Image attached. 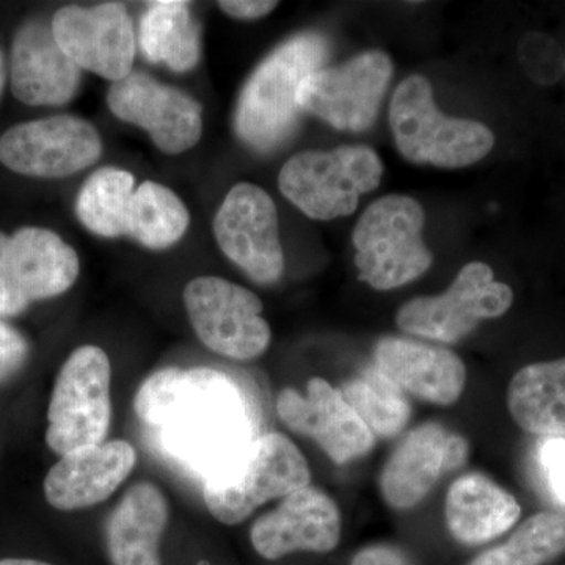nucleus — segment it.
Segmentation results:
<instances>
[{"label":"nucleus","instance_id":"obj_32","mask_svg":"<svg viewBox=\"0 0 565 565\" xmlns=\"http://www.w3.org/2000/svg\"><path fill=\"white\" fill-rule=\"evenodd\" d=\"M542 462L553 492L565 504V438H550L546 441L542 449Z\"/></svg>","mask_w":565,"mask_h":565},{"label":"nucleus","instance_id":"obj_23","mask_svg":"<svg viewBox=\"0 0 565 565\" xmlns=\"http://www.w3.org/2000/svg\"><path fill=\"white\" fill-rule=\"evenodd\" d=\"M520 514L514 494L481 473L460 476L446 493V526L460 544H487L511 530Z\"/></svg>","mask_w":565,"mask_h":565},{"label":"nucleus","instance_id":"obj_36","mask_svg":"<svg viewBox=\"0 0 565 565\" xmlns=\"http://www.w3.org/2000/svg\"><path fill=\"white\" fill-rule=\"evenodd\" d=\"M6 58H3L2 51H0V95H2L3 84H6Z\"/></svg>","mask_w":565,"mask_h":565},{"label":"nucleus","instance_id":"obj_22","mask_svg":"<svg viewBox=\"0 0 565 565\" xmlns=\"http://www.w3.org/2000/svg\"><path fill=\"white\" fill-rule=\"evenodd\" d=\"M169 516V501L158 486L129 487L104 527L111 565H162L161 542Z\"/></svg>","mask_w":565,"mask_h":565},{"label":"nucleus","instance_id":"obj_9","mask_svg":"<svg viewBox=\"0 0 565 565\" xmlns=\"http://www.w3.org/2000/svg\"><path fill=\"white\" fill-rule=\"evenodd\" d=\"M79 269L77 253L50 230L0 233V318L62 296L76 282Z\"/></svg>","mask_w":565,"mask_h":565},{"label":"nucleus","instance_id":"obj_14","mask_svg":"<svg viewBox=\"0 0 565 565\" xmlns=\"http://www.w3.org/2000/svg\"><path fill=\"white\" fill-rule=\"evenodd\" d=\"M107 104L115 117L150 134L152 143L167 154L191 150L202 137V106L148 74L132 71L114 82Z\"/></svg>","mask_w":565,"mask_h":565},{"label":"nucleus","instance_id":"obj_15","mask_svg":"<svg viewBox=\"0 0 565 565\" xmlns=\"http://www.w3.org/2000/svg\"><path fill=\"white\" fill-rule=\"evenodd\" d=\"M55 40L81 70L118 82L132 73L136 33L121 3L63 7L51 22Z\"/></svg>","mask_w":565,"mask_h":565},{"label":"nucleus","instance_id":"obj_28","mask_svg":"<svg viewBox=\"0 0 565 565\" xmlns=\"http://www.w3.org/2000/svg\"><path fill=\"white\" fill-rule=\"evenodd\" d=\"M565 555V516L539 512L525 520L504 544L487 550L468 565H545Z\"/></svg>","mask_w":565,"mask_h":565},{"label":"nucleus","instance_id":"obj_18","mask_svg":"<svg viewBox=\"0 0 565 565\" xmlns=\"http://www.w3.org/2000/svg\"><path fill=\"white\" fill-rule=\"evenodd\" d=\"M340 539V509L313 486L282 498L278 508L256 520L250 530L253 548L269 561L297 552L330 553Z\"/></svg>","mask_w":565,"mask_h":565},{"label":"nucleus","instance_id":"obj_33","mask_svg":"<svg viewBox=\"0 0 565 565\" xmlns=\"http://www.w3.org/2000/svg\"><path fill=\"white\" fill-rule=\"evenodd\" d=\"M351 565H415L404 550L388 544L364 546L352 557Z\"/></svg>","mask_w":565,"mask_h":565},{"label":"nucleus","instance_id":"obj_8","mask_svg":"<svg viewBox=\"0 0 565 565\" xmlns=\"http://www.w3.org/2000/svg\"><path fill=\"white\" fill-rule=\"evenodd\" d=\"M512 303L511 286L494 280L492 267L473 262L462 267L448 291L404 303L396 322L405 333L452 344L468 337L484 319L508 313Z\"/></svg>","mask_w":565,"mask_h":565},{"label":"nucleus","instance_id":"obj_11","mask_svg":"<svg viewBox=\"0 0 565 565\" xmlns=\"http://www.w3.org/2000/svg\"><path fill=\"white\" fill-rule=\"evenodd\" d=\"M393 71L385 52H362L343 65L310 74L300 85L297 104L340 131H367L377 120Z\"/></svg>","mask_w":565,"mask_h":565},{"label":"nucleus","instance_id":"obj_4","mask_svg":"<svg viewBox=\"0 0 565 565\" xmlns=\"http://www.w3.org/2000/svg\"><path fill=\"white\" fill-rule=\"evenodd\" d=\"M424 221L412 196L386 195L371 204L352 234L360 280L390 291L426 274L434 255L423 241Z\"/></svg>","mask_w":565,"mask_h":565},{"label":"nucleus","instance_id":"obj_2","mask_svg":"<svg viewBox=\"0 0 565 565\" xmlns=\"http://www.w3.org/2000/svg\"><path fill=\"white\" fill-rule=\"evenodd\" d=\"M330 43L318 32H305L277 47L245 84L234 115V129L247 147L273 152L282 147L299 126L300 85L322 70Z\"/></svg>","mask_w":565,"mask_h":565},{"label":"nucleus","instance_id":"obj_27","mask_svg":"<svg viewBox=\"0 0 565 565\" xmlns=\"http://www.w3.org/2000/svg\"><path fill=\"white\" fill-rule=\"evenodd\" d=\"M136 181L132 173L104 167L82 185L76 202L77 217L85 228L98 236H125Z\"/></svg>","mask_w":565,"mask_h":565},{"label":"nucleus","instance_id":"obj_5","mask_svg":"<svg viewBox=\"0 0 565 565\" xmlns=\"http://www.w3.org/2000/svg\"><path fill=\"white\" fill-rule=\"evenodd\" d=\"M384 163L373 148L348 145L332 151H303L282 166V195L315 221L348 217L360 196L381 184Z\"/></svg>","mask_w":565,"mask_h":565},{"label":"nucleus","instance_id":"obj_25","mask_svg":"<svg viewBox=\"0 0 565 565\" xmlns=\"http://www.w3.org/2000/svg\"><path fill=\"white\" fill-rule=\"evenodd\" d=\"M140 50L151 63H166L177 73L192 70L200 61V28L185 2L151 3L139 32Z\"/></svg>","mask_w":565,"mask_h":565},{"label":"nucleus","instance_id":"obj_10","mask_svg":"<svg viewBox=\"0 0 565 565\" xmlns=\"http://www.w3.org/2000/svg\"><path fill=\"white\" fill-rule=\"evenodd\" d=\"M184 305L202 343L233 360L262 356L270 344L269 323L256 294L218 277H199L184 289Z\"/></svg>","mask_w":565,"mask_h":565},{"label":"nucleus","instance_id":"obj_1","mask_svg":"<svg viewBox=\"0 0 565 565\" xmlns=\"http://www.w3.org/2000/svg\"><path fill=\"white\" fill-rule=\"evenodd\" d=\"M134 411L162 451L204 484L228 478L258 438L243 390L211 367L156 371Z\"/></svg>","mask_w":565,"mask_h":565},{"label":"nucleus","instance_id":"obj_34","mask_svg":"<svg viewBox=\"0 0 565 565\" xmlns=\"http://www.w3.org/2000/svg\"><path fill=\"white\" fill-rule=\"evenodd\" d=\"M277 2H253V0H236V2H218V7L225 11L228 17L236 18V20L253 21L266 17L270 11L275 10Z\"/></svg>","mask_w":565,"mask_h":565},{"label":"nucleus","instance_id":"obj_16","mask_svg":"<svg viewBox=\"0 0 565 565\" xmlns=\"http://www.w3.org/2000/svg\"><path fill=\"white\" fill-rule=\"evenodd\" d=\"M278 418L292 433L313 438L337 465L366 456L375 435L362 422L340 390L321 377L310 379L307 394L285 388L277 397Z\"/></svg>","mask_w":565,"mask_h":565},{"label":"nucleus","instance_id":"obj_24","mask_svg":"<svg viewBox=\"0 0 565 565\" xmlns=\"http://www.w3.org/2000/svg\"><path fill=\"white\" fill-rule=\"evenodd\" d=\"M508 408L525 433L565 438V356L516 371L508 386Z\"/></svg>","mask_w":565,"mask_h":565},{"label":"nucleus","instance_id":"obj_26","mask_svg":"<svg viewBox=\"0 0 565 565\" xmlns=\"http://www.w3.org/2000/svg\"><path fill=\"white\" fill-rule=\"evenodd\" d=\"M191 215L180 196L154 181L141 182L132 193L126 236L151 250L172 247L188 232Z\"/></svg>","mask_w":565,"mask_h":565},{"label":"nucleus","instance_id":"obj_29","mask_svg":"<svg viewBox=\"0 0 565 565\" xmlns=\"http://www.w3.org/2000/svg\"><path fill=\"white\" fill-rule=\"evenodd\" d=\"M341 393L377 437H396L411 422L412 407L404 393L375 371L349 381Z\"/></svg>","mask_w":565,"mask_h":565},{"label":"nucleus","instance_id":"obj_37","mask_svg":"<svg viewBox=\"0 0 565 565\" xmlns=\"http://www.w3.org/2000/svg\"><path fill=\"white\" fill-rule=\"evenodd\" d=\"M564 71H565V55H564Z\"/></svg>","mask_w":565,"mask_h":565},{"label":"nucleus","instance_id":"obj_6","mask_svg":"<svg viewBox=\"0 0 565 565\" xmlns=\"http://www.w3.org/2000/svg\"><path fill=\"white\" fill-rule=\"evenodd\" d=\"M109 356L98 345L76 349L55 381L46 444L57 456L102 445L111 422Z\"/></svg>","mask_w":565,"mask_h":565},{"label":"nucleus","instance_id":"obj_31","mask_svg":"<svg viewBox=\"0 0 565 565\" xmlns=\"http://www.w3.org/2000/svg\"><path fill=\"white\" fill-rule=\"evenodd\" d=\"M28 356V340L9 323L0 321V385L20 373Z\"/></svg>","mask_w":565,"mask_h":565},{"label":"nucleus","instance_id":"obj_30","mask_svg":"<svg viewBox=\"0 0 565 565\" xmlns=\"http://www.w3.org/2000/svg\"><path fill=\"white\" fill-rule=\"evenodd\" d=\"M520 62L535 84L553 85L564 73V55L559 44L545 33H527L520 41Z\"/></svg>","mask_w":565,"mask_h":565},{"label":"nucleus","instance_id":"obj_19","mask_svg":"<svg viewBox=\"0 0 565 565\" xmlns=\"http://www.w3.org/2000/svg\"><path fill=\"white\" fill-rule=\"evenodd\" d=\"M136 463V449L126 440L76 449L62 456L44 479L47 503L58 511L103 503L128 479Z\"/></svg>","mask_w":565,"mask_h":565},{"label":"nucleus","instance_id":"obj_21","mask_svg":"<svg viewBox=\"0 0 565 565\" xmlns=\"http://www.w3.org/2000/svg\"><path fill=\"white\" fill-rule=\"evenodd\" d=\"M374 371L401 392L437 405L456 404L467 385V367L455 352L405 338L379 341Z\"/></svg>","mask_w":565,"mask_h":565},{"label":"nucleus","instance_id":"obj_12","mask_svg":"<svg viewBox=\"0 0 565 565\" xmlns=\"http://www.w3.org/2000/svg\"><path fill=\"white\" fill-rule=\"evenodd\" d=\"M214 234L230 262L258 285H274L285 273L278 214L269 193L250 182L234 185L215 214Z\"/></svg>","mask_w":565,"mask_h":565},{"label":"nucleus","instance_id":"obj_17","mask_svg":"<svg viewBox=\"0 0 565 565\" xmlns=\"http://www.w3.org/2000/svg\"><path fill=\"white\" fill-rule=\"evenodd\" d=\"M467 440L437 423H426L405 435L382 470L379 486L386 504L408 511L424 501L441 476L467 462Z\"/></svg>","mask_w":565,"mask_h":565},{"label":"nucleus","instance_id":"obj_3","mask_svg":"<svg viewBox=\"0 0 565 565\" xmlns=\"http://www.w3.org/2000/svg\"><path fill=\"white\" fill-rule=\"evenodd\" d=\"M390 125L397 150L408 162L463 169L493 150V132L482 122L445 115L435 104L433 85L419 74L394 90Z\"/></svg>","mask_w":565,"mask_h":565},{"label":"nucleus","instance_id":"obj_35","mask_svg":"<svg viewBox=\"0 0 565 565\" xmlns=\"http://www.w3.org/2000/svg\"><path fill=\"white\" fill-rule=\"evenodd\" d=\"M0 565H52L36 559H2Z\"/></svg>","mask_w":565,"mask_h":565},{"label":"nucleus","instance_id":"obj_13","mask_svg":"<svg viewBox=\"0 0 565 565\" xmlns=\"http://www.w3.org/2000/svg\"><path fill=\"white\" fill-rule=\"evenodd\" d=\"M102 154L98 131L71 115L21 122L0 137V162L25 177H70L98 162Z\"/></svg>","mask_w":565,"mask_h":565},{"label":"nucleus","instance_id":"obj_20","mask_svg":"<svg viewBox=\"0 0 565 565\" xmlns=\"http://www.w3.org/2000/svg\"><path fill=\"white\" fill-rule=\"evenodd\" d=\"M81 68L55 40L51 25H22L11 46V92L29 106H63L76 95Z\"/></svg>","mask_w":565,"mask_h":565},{"label":"nucleus","instance_id":"obj_7","mask_svg":"<svg viewBox=\"0 0 565 565\" xmlns=\"http://www.w3.org/2000/svg\"><path fill=\"white\" fill-rule=\"evenodd\" d=\"M300 449L281 434L259 435L244 462L228 478L203 486L207 511L223 525H239L267 501L310 486Z\"/></svg>","mask_w":565,"mask_h":565}]
</instances>
